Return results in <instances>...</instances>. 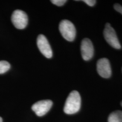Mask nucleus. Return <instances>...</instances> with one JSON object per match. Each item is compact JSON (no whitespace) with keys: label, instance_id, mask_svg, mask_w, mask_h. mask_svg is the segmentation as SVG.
I'll use <instances>...</instances> for the list:
<instances>
[{"label":"nucleus","instance_id":"1","mask_svg":"<svg viewBox=\"0 0 122 122\" xmlns=\"http://www.w3.org/2000/svg\"><path fill=\"white\" fill-rule=\"evenodd\" d=\"M81 107V97L77 91H72L67 98L64 106V112L74 114L79 111Z\"/></svg>","mask_w":122,"mask_h":122},{"label":"nucleus","instance_id":"2","mask_svg":"<svg viewBox=\"0 0 122 122\" xmlns=\"http://www.w3.org/2000/svg\"><path fill=\"white\" fill-rule=\"evenodd\" d=\"M59 30L64 39L72 41L76 36V28L74 24L68 20H62L59 25Z\"/></svg>","mask_w":122,"mask_h":122},{"label":"nucleus","instance_id":"3","mask_svg":"<svg viewBox=\"0 0 122 122\" xmlns=\"http://www.w3.org/2000/svg\"><path fill=\"white\" fill-rule=\"evenodd\" d=\"M103 36L107 43L112 48L119 49L121 48L120 42L117 37V33L114 29L111 26L110 24L107 23L103 30Z\"/></svg>","mask_w":122,"mask_h":122},{"label":"nucleus","instance_id":"4","mask_svg":"<svg viewBox=\"0 0 122 122\" xmlns=\"http://www.w3.org/2000/svg\"><path fill=\"white\" fill-rule=\"evenodd\" d=\"M11 21L15 28L23 30L26 27L28 24V16L25 12L16 10L12 14Z\"/></svg>","mask_w":122,"mask_h":122},{"label":"nucleus","instance_id":"5","mask_svg":"<svg viewBox=\"0 0 122 122\" xmlns=\"http://www.w3.org/2000/svg\"><path fill=\"white\" fill-rule=\"evenodd\" d=\"M53 105V102L51 100H42L34 103L32 106V110L39 117L45 115Z\"/></svg>","mask_w":122,"mask_h":122},{"label":"nucleus","instance_id":"6","mask_svg":"<svg viewBox=\"0 0 122 122\" xmlns=\"http://www.w3.org/2000/svg\"><path fill=\"white\" fill-rule=\"evenodd\" d=\"M37 45L40 52L47 58L53 56V52L48 40L44 35H40L37 39Z\"/></svg>","mask_w":122,"mask_h":122},{"label":"nucleus","instance_id":"7","mask_svg":"<svg viewBox=\"0 0 122 122\" xmlns=\"http://www.w3.org/2000/svg\"><path fill=\"white\" fill-rule=\"evenodd\" d=\"M97 70L98 74L103 78H109L111 75V68L110 62L105 58L98 61L97 63Z\"/></svg>","mask_w":122,"mask_h":122},{"label":"nucleus","instance_id":"8","mask_svg":"<svg viewBox=\"0 0 122 122\" xmlns=\"http://www.w3.org/2000/svg\"><path fill=\"white\" fill-rule=\"evenodd\" d=\"M81 53L84 60L89 61L93 57L94 48L92 41L88 38L83 39L81 44Z\"/></svg>","mask_w":122,"mask_h":122},{"label":"nucleus","instance_id":"9","mask_svg":"<svg viewBox=\"0 0 122 122\" xmlns=\"http://www.w3.org/2000/svg\"><path fill=\"white\" fill-rule=\"evenodd\" d=\"M108 122H122V111L117 110L110 114Z\"/></svg>","mask_w":122,"mask_h":122},{"label":"nucleus","instance_id":"10","mask_svg":"<svg viewBox=\"0 0 122 122\" xmlns=\"http://www.w3.org/2000/svg\"><path fill=\"white\" fill-rule=\"evenodd\" d=\"M10 68V65L5 61H0V74H5Z\"/></svg>","mask_w":122,"mask_h":122},{"label":"nucleus","instance_id":"11","mask_svg":"<svg viewBox=\"0 0 122 122\" xmlns=\"http://www.w3.org/2000/svg\"><path fill=\"white\" fill-rule=\"evenodd\" d=\"M66 2V0H51V2L58 6H62Z\"/></svg>","mask_w":122,"mask_h":122},{"label":"nucleus","instance_id":"12","mask_svg":"<svg viewBox=\"0 0 122 122\" xmlns=\"http://www.w3.org/2000/svg\"><path fill=\"white\" fill-rule=\"evenodd\" d=\"M114 9H115L116 11H117L118 12H119V13L121 14H122V6L120 5V4H116L114 5Z\"/></svg>","mask_w":122,"mask_h":122},{"label":"nucleus","instance_id":"13","mask_svg":"<svg viewBox=\"0 0 122 122\" xmlns=\"http://www.w3.org/2000/svg\"><path fill=\"white\" fill-rule=\"evenodd\" d=\"M83 2L86 3L89 6H93L96 3V1L94 0H84Z\"/></svg>","mask_w":122,"mask_h":122},{"label":"nucleus","instance_id":"14","mask_svg":"<svg viewBox=\"0 0 122 122\" xmlns=\"http://www.w3.org/2000/svg\"><path fill=\"white\" fill-rule=\"evenodd\" d=\"M0 122H2V119L1 117H0Z\"/></svg>","mask_w":122,"mask_h":122},{"label":"nucleus","instance_id":"15","mask_svg":"<svg viewBox=\"0 0 122 122\" xmlns=\"http://www.w3.org/2000/svg\"><path fill=\"white\" fill-rule=\"evenodd\" d=\"M121 105H122V102H121Z\"/></svg>","mask_w":122,"mask_h":122}]
</instances>
